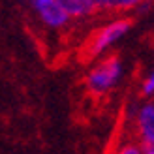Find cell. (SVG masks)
I'll return each mask as SVG.
<instances>
[{
  "label": "cell",
  "instance_id": "1",
  "mask_svg": "<svg viewBox=\"0 0 154 154\" xmlns=\"http://www.w3.org/2000/svg\"><path fill=\"white\" fill-rule=\"evenodd\" d=\"M124 75V64L119 55L103 57L100 62H96L85 75V87L90 94L103 96L111 92L122 81Z\"/></svg>",
  "mask_w": 154,
  "mask_h": 154
},
{
  "label": "cell",
  "instance_id": "2",
  "mask_svg": "<svg viewBox=\"0 0 154 154\" xmlns=\"http://www.w3.org/2000/svg\"><path fill=\"white\" fill-rule=\"evenodd\" d=\"M134 26V19L128 15H120L115 17L113 21L102 25L94 34L90 36V40L87 42L85 47V55L88 58H96V57H103L107 49H111L117 42H120Z\"/></svg>",
  "mask_w": 154,
  "mask_h": 154
},
{
  "label": "cell",
  "instance_id": "3",
  "mask_svg": "<svg viewBox=\"0 0 154 154\" xmlns=\"http://www.w3.org/2000/svg\"><path fill=\"white\" fill-rule=\"evenodd\" d=\"M30 10L36 13V17L40 19L43 26H47L51 30H62L72 23L60 0H32Z\"/></svg>",
  "mask_w": 154,
  "mask_h": 154
},
{
  "label": "cell",
  "instance_id": "4",
  "mask_svg": "<svg viewBox=\"0 0 154 154\" xmlns=\"http://www.w3.org/2000/svg\"><path fill=\"white\" fill-rule=\"evenodd\" d=\"M135 130L139 145H154V103L152 100L135 107Z\"/></svg>",
  "mask_w": 154,
  "mask_h": 154
},
{
  "label": "cell",
  "instance_id": "5",
  "mask_svg": "<svg viewBox=\"0 0 154 154\" xmlns=\"http://www.w3.org/2000/svg\"><path fill=\"white\" fill-rule=\"evenodd\" d=\"M70 19H83L98 11L96 0H60Z\"/></svg>",
  "mask_w": 154,
  "mask_h": 154
},
{
  "label": "cell",
  "instance_id": "6",
  "mask_svg": "<svg viewBox=\"0 0 154 154\" xmlns=\"http://www.w3.org/2000/svg\"><path fill=\"white\" fill-rule=\"evenodd\" d=\"M139 94H141V98H145V102H149L152 98V94H154V73L152 72H149L143 77V81L139 85Z\"/></svg>",
  "mask_w": 154,
  "mask_h": 154
},
{
  "label": "cell",
  "instance_id": "7",
  "mask_svg": "<svg viewBox=\"0 0 154 154\" xmlns=\"http://www.w3.org/2000/svg\"><path fill=\"white\" fill-rule=\"evenodd\" d=\"M113 154H143L137 141H122Z\"/></svg>",
  "mask_w": 154,
  "mask_h": 154
}]
</instances>
